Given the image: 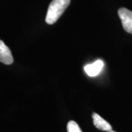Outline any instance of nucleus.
Wrapping results in <instances>:
<instances>
[{
    "instance_id": "1",
    "label": "nucleus",
    "mask_w": 132,
    "mask_h": 132,
    "mask_svg": "<svg viewBox=\"0 0 132 132\" xmlns=\"http://www.w3.org/2000/svg\"><path fill=\"white\" fill-rule=\"evenodd\" d=\"M70 3L71 0H52L48 8L46 22L48 24H54L60 18Z\"/></svg>"
},
{
    "instance_id": "2",
    "label": "nucleus",
    "mask_w": 132,
    "mask_h": 132,
    "mask_svg": "<svg viewBox=\"0 0 132 132\" xmlns=\"http://www.w3.org/2000/svg\"><path fill=\"white\" fill-rule=\"evenodd\" d=\"M118 15L121 20L124 30L132 34V11L125 7H121L118 10Z\"/></svg>"
},
{
    "instance_id": "3",
    "label": "nucleus",
    "mask_w": 132,
    "mask_h": 132,
    "mask_svg": "<svg viewBox=\"0 0 132 132\" xmlns=\"http://www.w3.org/2000/svg\"><path fill=\"white\" fill-rule=\"evenodd\" d=\"M0 62L5 65H11L13 62L11 51L2 40H0Z\"/></svg>"
},
{
    "instance_id": "4",
    "label": "nucleus",
    "mask_w": 132,
    "mask_h": 132,
    "mask_svg": "<svg viewBox=\"0 0 132 132\" xmlns=\"http://www.w3.org/2000/svg\"><path fill=\"white\" fill-rule=\"evenodd\" d=\"M104 62L102 60H98L97 61H95L92 64L87 65L85 67V71L86 73L89 76L91 77H94L98 76L101 72L103 68H104Z\"/></svg>"
},
{
    "instance_id": "5",
    "label": "nucleus",
    "mask_w": 132,
    "mask_h": 132,
    "mask_svg": "<svg viewBox=\"0 0 132 132\" xmlns=\"http://www.w3.org/2000/svg\"><path fill=\"white\" fill-rule=\"evenodd\" d=\"M92 117H93V120L94 126L97 128H98L99 130L108 131L112 129V126L97 113L93 112L92 114Z\"/></svg>"
},
{
    "instance_id": "6",
    "label": "nucleus",
    "mask_w": 132,
    "mask_h": 132,
    "mask_svg": "<svg viewBox=\"0 0 132 132\" xmlns=\"http://www.w3.org/2000/svg\"><path fill=\"white\" fill-rule=\"evenodd\" d=\"M67 131L68 132H82L79 125L73 120H71L67 125Z\"/></svg>"
},
{
    "instance_id": "7",
    "label": "nucleus",
    "mask_w": 132,
    "mask_h": 132,
    "mask_svg": "<svg viewBox=\"0 0 132 132\" xmlns=\"http://www.w3.org/2000/svg\"><path fill=\"white\" fill-rule=\"evenodd\" d=\"M108 132H115V131H112V129H111V130L108 131Z\"/></svg>"
}]
</instances>
